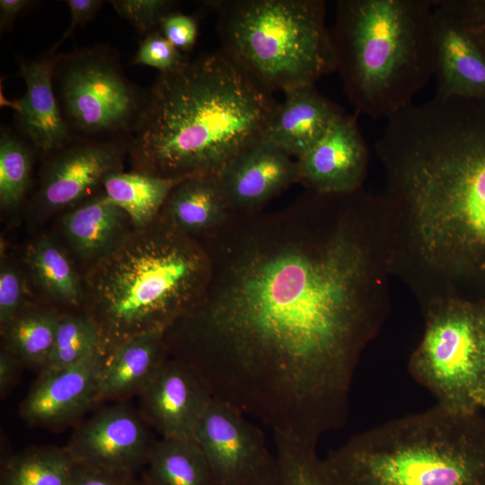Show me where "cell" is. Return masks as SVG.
<instances>
[{"label": "cell", "instance_id": "1", "mask_svg": "<svg viewBox=\"0 0 485 485\" xmlns=\"http://www.w3.org/2000/svg\"><path fill=\"white\" fill-rule=\"evenodd\" d=\"M199 242L209 281L165 331L168 356L213 398L317 445L346 423L358 361L388 315L382 195L307 190L278 209L234 212Z\"/></svg>", "mask_w": 485, "mask_h": 485}, {"label": "cell", "instance_id": "2", "mask_svg": "<svg viewBox=\"0 0 485 485\" xmlns=\"http://www.w3.org/2000/svg\"><path fill=\"white\" fill-rule=\"evenodd\" d=\"M375 149L392 276L420 308L460 298L462 280L485 269V101L411 103L387 118Z\"/></svg>", "mask_w": 485, "mask_h": 485}, {"label": "cell", "instance_id": "3", "mask_svg": "<svg viewBox=\"0 0 485 485\" xmlns=\"http://www.w3.org/2000/svg\"><path fill=\"white\" fill-rule=\"evenodd\" d=\"M278 105L221 48L159 73L129 139L131 171L172 180L217 176L262 139Z\"/></svg>", "mask_w": 485, "mask_h": 485}, {"label": "cell", "instance_id": "4", "mask_svg": "<svg viewBox=\"0 0 485 485\" xmlns=\"http://www.w3.org/2000/svg\"><path fill=\"white\" fill-rule=\"evenodd\" d=\"M210 260L202 243L159 216L134 229L115 251L89 266L84 303L106 358L126 341L165 332L202 299Z\"/></svg>", "mask_w": 485, "mask_h": 485}, {"label": "cell", "instance_id": "5", "mask_svg": "<svg viewBox=\"0 0 485 485\" xmlns=\"http://www.w3.org/2000/svg\"><path fill=\"white\" fill-rule=\"evenodd\" d=\"M432 0H339L331 31L356 114L389 118L433 76Z\"/></svg>", "mask_w": 485, "mask_h": 485}, {"label": "cell", "instance_id": "6", "mask_svg": "<svg viewBox=\"0 0 485 485\" xmlns=\"http://www.w3.org/2000/svg\"><path fill=\"white\" fill-rule=\"evenodd\" d=\"M322 461L336 485H485V412L436 404L358 433Z\"/></svg>", "mask_w": 485, "mask_h": 485}, {"label": "cell", "instance_id": "7", "mask_svg": "<svg viewBox=\"0 0 485 485\" xmlns=\"http://www.w3.org/2000/svg\"><path fill=\"white\" fill-rule=\"evenodd\" d=\"M221 49L270 92L336 71L322 0H213Z\"/></svg>", "mask_w": 485, "mask_h": 485}, {"label": "cell", "instance_id": "8", "mask_svg": "<svg viewBox=\"0 0 485 485\" xmlns=\"http://www.w3.org/2000/svg\"><path fill=\"white\" fill-rule=\"evenodd\" d=\"M421 311L424 332L410 357V374L437 405L462 414L485 412V304L452 298Z\"/></svg>", "mask_w": 485, "mask_h": 485}, {"label": "cell", "instance_id": "9", "mask_svg": "<svg viewBox=\"0 0 485 485\" xmlns=\"http://www.w3.org/2000/svg\"><path fill=\"white\" fill-rule=\"evenodd\" d=\"M53 87L77 139L129 140L147 99V89L128 78L119 54L103 44L56 55Z\"/></svg>", "mask_w": 485, "mask_h": 485}, {"label": "cell", "instance_id": "10", "mask_svg": "<svg viewBox=\"0 0 485 485\" xmlns=\"http://www.w3.org/2000/svg\"><path fill=\"white\" fill-rule=\"evenodd\" d=\"M126 139H77L45 156L32 198L38 216L66 211L101 190L110 173L123 171Z\"/></svg>", "mask_w": 485, "mask_h": 485}, {"label": "cell", "instance_id": "11", "mask_svg": "<svg viewBox=\"0 0 485 485\" xmlns=\"http://www.w3.org/2000/svg\"><path fill=\"white\" fill-rule=\"evenodd\" d=\"M195 441L216 485H244L275 462L262 431L241 411L215 398L199 419Z\"/></svg>", "mask_w": 485, "mask_h": 485}, {"label": "cell", "instance_id": "12", "mask_svg": "<svg viewBox=\"0 0 485 485\" xmlns=\"http://www.w3.org/2000/svg\"><path fill=\"white\" fill-rule=\"evenodd\" d=\"M139 410L117 401L81 423L66 449L77 464L130 473L147 465L157 441Z\"/></svg>", "mask_w": 485, "mask_h": 485}, {"label": "cell", "instance_id": "13", "mask_svg": "<svg viewBox=\"0 0 485 485\" xmlns=\"http://www.w3.org/2000/svg\"><path fill=\"white\" fill-rule=\"evenodd\" d=\"M137 396L140 414L161 438L192 440L213 398L190 366L169 357Z\"/></svg>", "mask_w": 485, "mask_h": 485}, {"label": "cell", "instance_id": "14", "mask_svg": "<svg viewBox=\"0 0 485 485\" xmlns=\"http://www.w3.org/2000/svg\"><path fill=\"white\" fill-rule=\"evenodd\" d=\"M368 159L357 114L343 111L322 139L296 159L298 183L322 194L356 191L363 188Z\"/></svg>", "mask_w": 485, "mask_h": 485}, {"label": "cell", "instance_id": "15", "mask_svg": "<svg viewBox=\"0 0 485 485\" xmlns=\"http://www.w3.org/2000/svg\"><path fill=\"white\" fill-rule=\"evenodd\" d=\"M436 99L485 101V53L445 0H432Z\"/></svg>", "mask_w": 485, "mask_h": 485}, {"label": "cell", "instance_id": "16", "mask_svg": "<svg viewBox=\"0 0 485 485\" xmlns=\"http://www.w3.org/2000/svg\"><path fill=\"white\" fill-rule=\"evenodd\" d=\"M104 361L95 351L74 366L40 374L21 403L19 415L35 427L54 428L75 421L97 405Z\"/></svg>", "mask_w": 485, "mask_h": 485}, {"label": "cell", "instance_id": "17", "mask_svg": "<svg viewBox=\"0 0 485 485\" xmlns=\"http://www.w3.org/2000/svg\"><path fill=\"white\" fill-rule=\"evenodd\" d=\"M235 213H251L298 183L296 160L260 139L231 159L217 175Z\"/></svg>", "mask_w": 485, "mask_h": 485}, {"label": "cell", "instance_id": "18", "mask_svg": "<svg viewBox=\"0 0 485 485\" xmlns=\"http://www.w3.org/2000/svg\"><path fill=\"white\" fill-rule=\"evenodd\" d=\"M56 56L20 62L25 93L16 103L15 121L20 135L44 157L75 138L59 108L53 87Z\"/></svg>", "mask_w": 485, "mask_h": 485}, {"label": "cell", "instance_id": "19", "mask_svg": "<svg viewBox=\"0 0 485 485\" xmlns=\"http://www.w3.org/2000/svg\"><path fill=\"white\" fill-rule=\"evenodd\" d=\"M343 111L314 84L288 90L271 116L262 139L296 160L322 139Z\"/></svg>", "mask_w": 485, "mask_h": 485}, {"label": "cell", "instance_id": "20", "mask_svg": "<svg viewBox=\"0 0 485 485\" xmlns=\"http://www.w3.org/2000/svg\"><path fill=\"white\" fill-rule=\"evenodd\" d=\"M61 229L70 251L91 266L122 244L135 227L101 190L65 211Z\"/></svg>", "mask_w": 485, "mask_h": 485}, {"label": "cell", "instance_id": "21", "mask_svg": "<svg viewBox=\"0 0 485 485\" xmlns=\"http://www.w3.org/2000/svg\"><path fill=\"white\" fill-rule=\"evenodd\" d=\"M233 214L217 176H196L172 188L158 216L181 234L201 241Z\"/></svg>", "mask_w": 485, "mask_h": 485}, {"label": "cell", "instance_id": "22", "mask_svg": "<svg viewBox=\"0 0 485 485\" xmlns=\"http://www.w3.org/2000/svg\"><path fill=\"white\" fill-rule=\"evenodd\" d=\"M163 332L135 337L105 358L96 404L138 395L167 357Z\"/></svg>", "mask_w": 485, "mask_h": 485}, {"label": "cell", "instance_id": "23", "mask_svg": "<svg viewBox=\"0 0 485 485\" xmlns=\"http://www.w3.org/2000/svg\"><path fill=\"white\" fill-rule=\"evenodd\" d=\"M28 273L46 300L66 307L83 308L84 278L64 248L48 236L31 241L24 252Z\"/></svg>", "mask_w": 485, "mask_h": 485}, {"label": "cell", "instance_id": "24", "mask_svg": "<svg viewBox=\"0 0 485 485\" xmlns=\"http://www.w3.org/2000/svg\"><path fill=\"white\" fill-rule=\"evenodd\" d=\"M61 313L52 306L27 304L0 329L5 350L40 374L47 367Z\"/></svg>", "mask_w": 485, "mask_h": 485}, {"label": "cell", "instance_id": "25", "mask_svg": "<svg viewBox=\"0 0 485 485\" xmlns=\"http://www.w3.org/2000/svg\"><path fill=\"white\" fill-rule=\"evenodd\" d=\"M181 181L120 171L108 175L101 190L128 216L135 229H138L158 216L171 190Z\"/></svg>", "mask_w": 485, "mask_h": 485}, {"label": "cell", "instance_id": "26", "mask_svg": "<svg viewBox=\"0 0 485 485\" xmlns=\"http://www.w3.org/2000/svg\"><path fill=\"white\" fill-rule=\"evenodd\" d=\"M147 466L158 485H216L202 450L192 439H158Z\"/></svg>", "mask_w": 485, "mask_h": 485}, {"label": "cell", "instance_id": "27", "mask_svg": "<svg viewBox=\"0 0 485 485\" xmlns=\"http://www.w3.org/2000/svg\"><path fill=\"white\" fill-rule=\"evenodd\" d=\"M76 463L66 447H31L4 464L1 485H72Z\"/></svg>", "mask_w": 485, "mask_h": 485}, {"label": "cell", "instance_id": "28", "mask_svg": "<svg viewBox=\"0 0 485 485\" xmlns=\"http://www.w3.org/2000/svg\"><path fill=\"white\" fill-rule=\"evenodd\" d=\"M35 154L21 135L4 128L0 137V205L4 211L17 209L29 191Z\"/></svg>", "mask_w": 485, "mask_h": 485}, {"label": "cell", "instance_id": "29", "mask_svg": "<svg viewBox=\"0 0 485 485\" xmlns=\"http://www.w3.org/2000/svg\"><path fill=\"white\" fill-rule=\"evenodd\" d=\"M276 485H336L316 445L273 434Z\"/></svg>", "mask_w": 485, "mask_h": 485}, {"label": "cell", "instance_id": "30", "mask_svg": "<svg viewBox=\"0 0 485 485\" xmlns=\"http://www.w3.org/2000/svg\"><path fill=\"white\" fill-rule=\"evenodd\" d=\"M99 331L84 310L60 315L48 364L42 372L61 370L99 351ZM41 374V373H40Z\"/></svg>", "mask_w": 485, "mask_h": 485}, {"label": "cell", "instance_id": "31", "mask_svg": "<svg viewBox=\"0 0 485 485\" xmlns=\"http://www.w3.org/2000/svg\"><path fill=\"white\" fill-rule=\"evenodd\" d=\"M30 302L27 300L26 279L10 254L1 249L0 257V329Z\"/></svg>", "mask_w": 485, "mask_h": 485}, {"label": "cell", "instance_id": "32", "mask_svg": "<svg viewBox=\"0 0 485 485\" xmlns=\"http://www.w3.org/2000/svg\"><path fill=\"white\" fill-rule=\"evenodd\" d=\"M190 59L156 30L139 42L132 64L151 66L159 73H171L181 68Z\"/></svg>", "mask_w": 485, "mask_h": 485}, {"label": "cell", "instance_id": "33", "mask_svg": "<svg viewBox=\"0 0 485 485\" xmlns=\"http://www.w3.org/2000/svg\"><path fill=\"white\" fill-rule=\"evenodd\" d=\"M116 13L143 36L158 30L162 18L174 11L170 0H112Z\"/></svg>", "mask_w": 485, "mask_h": 485}, {"label": "cell", "instance_id": "34", "mask_svg": "<svg viewBox=\"0 0 485 485\" xmlns=\"http://www.w3.org/2000/svg\"><path fill=\"white\" fill-rule=\"evenodd\" d=\"M158 31L175 48L186 54L193 49L197 41L198 22L192 15L172 11L162 18Z\"/></svg>", "mask_w": 485, "mask_h": 485}, {"label": "cell", "instance_id": "35", "mask_svg": "<svg viewBox=\"0 0 485 485\" xmlns=\"http://www.w3.org/2000/svg\"><path fill=\"white\" fill-rule=\"evenodd\" d=\"M485 53V0H445Z\"/></svg>", "mask_w": 485, "mask_h": 485}, {"label": "cell", "instance_id": "36", "mask_svg": "<svg viewBox=\"0 0 485 485\" xmlns=\"http://www.w3.org/2000/svg\"><path fill=\"white\" fill-rule=\"evenodd\" d=\"M70 10V23L58 41L51 48L48 55L56 56L55 52L60 45L79 26L90 22L99 12L103 4L101 0H67L66 1Z\"/></svg>", "mask_w": 485, "mask_h": 485}, {"label": "cell", "instance_id": "37", "mask_svg": "<svg viewBox=\"0 0 485 485\" xmlns=\"http://www.w3.org/2000/svg\"><path fill=\"white\" fill-rule=\"evenodd\" d=\"M72 485H137L133 474L112 472L76 463Z\"/></svg>", "mask_w": 485, "mask_h": 485}, {"label": "cell", "instance_id": "38", "mask_svg": "<svg viewBox=\"0 0 485 485\" xmlns=\"http://www.w3.org/2000/svg\"><path fill=\"white\" fill-rule=\"evenodd\" d=\"M23 365L4 348L0 352V394L4 397L13 386Z\"/></svg>", "mask_w": 485, "mask_h": 485}, {"label": "cell", "instance_id": "39", "mask_svg": "<svg viewBox=\"0 0 485 485\" xmlns=\"http://www.w3.org/2000/svg\"><path fill=\"white\" fill-rule=\"evenodd\" d=\"M34 2L30 0H1L0 27L9 29L16 18L29 9Z\"/></svg>", "mask_w": 485, "mask_h": 485}, {"label": "cell", "instance_id": "40", "mask_svg": "<svg viewBox=\"0 0 485 485\" xmlns=\"http://www.w3.org/2000/svg\"><path fill=\"white\" fill-rule=\"evenodd\" d=\"M244 485H276V462L267 471Z\"/></svg>", "mask_w": 485, "mask_h": 485}, {"label": "cell", "instance_id": "41", "mask_svg": "<svg viewBox=\"0 0 485 485\" xmlns=\"http://www.w3.org/2000/svg\"><path fill=\"white\" fill-rule=\"evenodd\" d=\"M137 485H158V484L151 478L148 472H146L143 476L141 481L137 483Z\"/></svg>", "mask_w": 485, "mask_h": 485}]
</instances>
